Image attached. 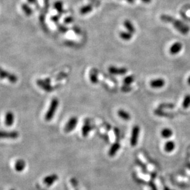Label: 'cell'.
<instances>
[{
  "mask_svg": "<svg viewBox=\"0 0 190 190\" xmlns=\"http://www.w3.org/2000/svg\"><path fill=\"white\" fill-rule=\"evenodd\" d=\"M108 70L112 75H124L127 72V70L125 68H118L114 66L109 67Z\"/></svg>",
  "mask_w": 190,
  "mask_h": 190,
  "instance_id": "obj_9",
  "label": "cell"
},
{
  "mask_svg": "<svg viewBox=\"0 0 190 190\" xmlns=\"http://www.w3.org/2000/svg\"><path fill=\"white\" fill-rule=\"evenodd\" d=\"M55 7L58 11L60 13H62V3L60 1H58L55 4Z\"/></svg>",
  "mask_w": 190,
  "mask_h": 190,
  "instance_id": "obj_26",
  "label": "cell"
},
{
  "mask_svg": "<svg viewBox=\"0 0 190 190\" xmlns=\"http://www.w3.org/2000/svg\"><path fill=\"white\" fill-rule=\"evenodd\" d=\"M19 136V133L17 131H3L0 130V139H16Z\"/></svg>",
  "mask_w": 190,
  "mask_h": 190,
  "instance_id": "obj_5",
  "label": "cell"
},
{
  "mask_svg": "<svg viewBox=\"0 0 190 190\" xmlns=\"http://www.w3.org/2000/svg\"><path fill=\"white\" fill-rule=\"evenodd\" d=\"M78 123V119L76 117H71L64 127V131L67 133L70 132L74 129Z\"/></svg>",
  "mask_w": 190,
  "mask_h": 190,
  "instance_id": "obj_6",
  "label": "cell"
},
{
  "mask_svg": "<svg viewBox=\"0 0 190 190\" xmlns=\"http://www.w3.org/2000/svg\"><path fill=\"white\" fill-rule=\"evenodd\" d=\"M175 147V144L172 141H167L164 146V150L167 153H171L173 151Z\"/></svg>",
  "mask_w": 190,
  "mask_h": 190,
  "instance_id": "obj_14",
  "label": "cell"
},
{
  "mask_svg": "<svg viewBox=\"0 0 190 190\" xmlns=\"http://www.w3.org/2000/svg\"><path fill=\"white\" fill-rule=\"evenodd\" d=\"M91 126L86 124L84 125V126L83 127L82 129V135L83 136H87L89 133V132L91 130Z\"/></svg>",
  "mask_w": 190,
  "mask_h": 190,
  "instance_id": "obj_21",
  "label": "cell"
},
{
  "mask_svg": "<svg viewBox=\"0 0 190 190\" xmlns=\"http://www.w3.org/2000/svg\"><path fill=\"white\" fill-rule=\"evenodd\" d=\"M22 7V9L24 11V13L27 16H30V15H31V14H32V10H31V9L28 6H27V4H23Z\"/></svg>",
  "mask_w": 190,
  "mask_h": 190,
  "instance_id": "obj_23",
  "label": "cell"
},
{
  "mask_svg": "<svg viewBox=\"0 0 190 190\" xmlns=\"http://www.w3.org/2000/svg\"><path fill=\"white\" fill-rule=\"evenodd\" d=\"M10 190H15L14 189H10Z\"/></svg>",
  "mask_w": 190,
  "mask_h": 190,
  "instance_id": "obj_40",
  "label": "cell"
},
{
  "mask_svg": "<svg viewBox=\"0 0 190 190\" xmlns=\"http://www.w3.org/2000/svg\"><path fill=\"white\" fill-rule=\"evenodd\" d=\"M182 105L183 108L185 109H187L190 106V94H187L184 98Z\"/></svg>",
  "mask_w": 190,
  "mask_h": 190,
  "instance_id": "obj_19",
  "label": "cell"
},
{
  "mask_svg": "<svg viewBox=\"0 0 190 190\" xmlns=\"http://www.w3.org/2000/svg\"><path fill=\"white\" fill-rule=\"evenodd\" d=\"M164 190H171V189H168V188H165Z\"/></svg>",
  "mask_w": 190,
  "mask_h": 190,
  "instance_id": "obj_39",
  "label": "cell"
},
{
  "mask_svg": "<svg viewBox=\"0 0 190 190\" xmlns=\"http://www.w3.org/2000/svg\"><path fill=\"white\" fill-rule=\"evenodd\" d=\"M124 25L126 27V28L129 30V31L131 34H133L135 32V28L132 24L130 22H129V20H125L124 22Z\"/></svg>",
  "mask_w": 190,
  "mask_h": 190,
  "instance_id": "obj_18",
  "label": "cell"
},
{
  "mask_svg": "<svg viewBox=\"0 0 190 190\" xmlns=\"http://www.w3.org/2000/svg\"><path fill=\"white\" fill-rule=\"evenodd\" d=\"M117 114L120 118H122V119H123L125 120H129L131 119L130 115L127 112L123 110V109H120L118 111Z\"/></svg>",
  "mask_w": 190,
  "mask_h": 190,
  "instance_id": "obj_16",
  "label": "cell"
},
{
  "mask_svg": "<svg viewBox=\"0 0 190 190\" xmlns=\"http://www.w3.org/2000/svg\"><path fill=\"white\" fill-rule=\"evenodd\" d=\"M142 1H143L144 3H150L151 0H141Z\"/></svg>",
  "mask_w": 190,
  "mask_h": 190,
  "instance_id": "obj_34",
  "label": "cell"
},
{
  "mask_svg": "<svg viewBox=\"0 0 190 190\" xmlns=\"http://www.w3.org/2000/svg\"><path fill=\"white\" fill-rule=\"evenodd\" d=\"M161 19L166 22H171L174 25V27L180 33L183 34H187L189 32V27L184 24L183 22H180L175 19H174L171 16H168L166 15H162L161 16Z\"/></svg>",
  "mask_w": 190,
  "mask_h": 190,
  "instance_id": "obj_1",
  "label": "cell"
},
{
  "mask_svg": "<svg viewBox=\"0 0 190 190\" xmlns=\"http://www.w3.org/2000/svg\"><path fill=\"white\" fill-rule=\"evenodd\" d=\"M90 81L93 83H97L98 82V77L96 73H91L90 76Z\"/></svg>",
  "mask_w": 190,
  "mask_h": 190,
  "instance_id": "obj_25",
  "label": "cell"
},
{
  "mask_svg": "<svg viewBox=\"0 0 190 190\" xmlns=\"http://www.w3.org/2000/svg\"><path fill=\"white\" fill-rule=\"evenodd\" d=\"M134 81V77L133 76H128L125 77L123 79V83L125 84L126 85H130V84Z\"/></svg>",
  "mask_w": 190,
  "mask_h": 190,
  "instance_id": "obj_24",
  "label": "cell"
},
{
  "mask_svg": "<svg viewBox=\"0 0 190 190\" xmlns=\"http://www.w3.org/2000/svg\"><path fill=\"white\" fill-rule=\"evenodd\" d=\"M59 177L56 174H52L50 175H48L44 178L43 179V183L47 186H50L52 184H53L56 181L58 180Z\"/></svg>",
  "mask_w": 190,
  "mask_h": 190,
  "instance_id": "obj_8",
  "label": "cell"
},
{
  "mask_svg": "<svg viewBox=\"0 0 190 190\" xmlns=\"http://www.w3.org/2000/svg\"><path fill=\"white\" fill-rule=\"evenodd\" d=\"M153 190H157V189H153Z\"/></svg>",
  "mask_w": 190,
  "mask_h": 190,
  "instance_id": "obj_41",
  "label": "cell"
},
{
  "mask_svg": "<svg viewBox=\"0 0 190 190\" xmlns=\"http://www.w3.org/2000/svg\"><path fill=\"white\" fill-rule=\"evenodd\" d=\"M182 49V44L180 42H176L171 46L170 48V52L171 55H177L180 52Z\"/></svg>",
  "mask_w": 190,
  "mask_h": 190,
  "instance_id": "obj_12",
  "label": "cell"
},
{
  "mask_svg": "<svg viewBox=\"0 0 190 190\" xmlns=\"http://www.w3.org/2000/svg\"><path fill=\"white\" fill-rule=\"evenodd\" d=\"M120 144H119V143H114V144L111 146V149H110V150H109V156L112 157V156H115V154H116V153H117V152L119 151V148H120Z\"/></svg>",
  "mask_w": 190,
  "mask_h": 190,
  "instance_id": "obj_15",
  "label": "cell"
},
{
  "mask_svg": "<svg viewBox=\"0 0 190 190\" xmlns=\"http://www.w3.org/2000/svg\"><path fill=\"white\" fill-rule=\"evenodd\" d=\"M129 3H133L134 2V0H126Z\"/></svg>",
  "mask_w": 190,
  "mask_h": 190,
  "instance_id": "obj_36",
  "label": "cell"
},
{
  "mask_svg": "<svg viewBox=\"0 0 190 190\" xmlns=\"http://www.w3.org/2000/svg\"><path fill=\"white\" fill-rule=\"evenodd\" d=\"M140 133V127L138 125H135L133 128L132 132V136L130 139V143L132 146H135L138 142V136Z\"/></svg>",
  "mask_w": 190,
  "mask_h": 190,
  "instance_id": "obj_7",
  "label": "cell"
},
{
  "mask_svg": "<svg viewBox=\"0 0 190 190\" xmlns=\"http://www.w3.org/2000/svg\"><path fill=\"white\" fill-rule=\"evenodd\" d=\"M58 28H59V30L61 31V32H62V33H65V32H66L67 31V28H66V27H63V26H59L58 27Z\"/></svg>",
  "mask_w": 190,
  "mask_h": 190,
  "instance_id": "obj_30",
  "label": "cell"
},
{
  "mask_svg": "<svg viewBox=\"0 0 190 190\" xmlns=\"http://www.w3.org/2000/svg\"><path fill=\"white\" fill-rule=\"evenodd\" d=\"M74 189H75V190H79L78 187H74Z\"/></svg>",
  "mask_w": 190,
  "mask_h": 190,
  "instance_id": "obj_38",
  "label": "cell"
},
{
  "mask_svg": "<svg viewBox=\"0 0 190 190\" xmlns=\"http://www.w3.org/2000/svg\"><path fill=\"white\" fill-rule=\"evenodd\" d=\"M187 82H188V83L189 84V85H190V76L188 78V80H187Z\"/></svg>",
  "mask_w": 190,
  "mask_h": 190,
  "instance_id": "obj_35",
  "label": "cell"
},
{
  "mask_svg": "<svg viewBox=\"0 0 190 190\" xmlns=\"http://www.w3.org/2000/svg\"><path fill=\"white\" fill-rule=\"evenodd\" d=\"M59 16H54V17H52V18H51V19H52V20L53 21V22H58V20H59Z\"/></svg>",
  "mask_w": 190,
  "mask_h": 190,
  "instance_id": "obj_31",
  "label": "cell"
},
{
  "mask_svg": "<svg viewBox=\"0 0 190 190\" xmlns=\"http://www.w3.org/2000/svg\"><path fill=\"white\" fill-rule=\"evenodd\" d=\"M70 182L72 183V185L73 186V187H78V182L75 178H72L70 180Z\"/></svg>",
  "mask_w": 190,
  "mask_h": 190,
  "instance_id": "obj_28",
  "label": "cell"
},
{
  "mask_svg": "<svg viewBox=\"0 0 190 190\" xmlns=\"http://www.w3.org/2000/svg\"><path fill=\"white\" fill-rule=\"evenodd\" d=\"M91 10H92L91 6H85V7H83L80 9V12L82 14H87V13L91 12Z\"/></svg>",
  "mask_w": 190,
  "mask_h": 190,
  "instance_id": "obj_22",
  "label": "cell"
},
{
  "mask_svg": "<svg viewBox=\"0 0 190 190\" xmlns=\"http://www.w3.org/2000/svg\"><path fill=\"white\" fill-rule=\"evenodd\" d=\"M120 37L124 40H130L132 38V35L131 33L125 32V31H122L120 33Z\"/></svg>",
  "mask_w": 190,
  "mask_h": 190,
  "instance_id": "obj_20",
  "label": "cell"
},
{
  "mask_svg": "<svg viewBox=\"0 0 190 190\" xmlns=\"http://www.w3.org/2000/svg\"><path fill=\"white\" fill-rule=\"evenodd\" d=\"M165 81L162 79H157L153 80L150 82V85L154 88H161L165 85Z\"/></svg>",
  "mask_w": 190,
  "mask_h": 190,
  "instance_id": "obj_11",
  "label": "cell"
},
{
  "mask_svg": "<svg viewBox=\"0 0 190 190\" xmlns=\"http://www.w3.org/2000/svg\"><path fill=\"white\" fill-rule=\"evenodd\" d=\"M51 80L49 79H38L37 80V85L46 92H51L53 91L54 87L51 85Z\"/></svg>",
  "mask_w": 190,
  "mask_h": 190,
  "instance_id": "obj_4",
  "label": "cell"
},
{
  "mask_svg": "<svg viewBox=\"0 0 190 190\" xmlns=\"http://www.w3.org/2000/svg\"><path fill=\"white\" fill-rule=\"evenodd\" d=\"M173 108L174 107V104H161V106H159V108Z\"/></svg>",
  "mask_w": 190,
  "mask_h": 190,
  "instance_id": "obj_27",
  "label": "cell"
},
{
  "mask_svg": "<svg viewBox=\"0 0 190 190\" xmlns=\"http://www.w3.org/2000/svg\"><path fill=\"white\" fill-rule=\"evenodd\" d=\"M25 166H26V163H25L24 160L18 159L16 162L15 165H14L15 170L19 172H22L24 170V168H25Z\"/></svg>",
  "mask_w": 190,
  "mask_h": 190,
  "instance_id": "obj_13",
  "label": "cell"
},
{
  "mask_svg": "<svg viewBox=\"0 0 190 190\" xmlns=\"http://www.w3.org/2000/svg\"><path fill=\"white\" fill-rule=\"evenodd\" d=\"M173 135V132L171 129L168 128L164 129L161 132V135L164 138H168Z\"/></svg>",
  "mask_w": 190,
  "mask_h": 190,
  "instance_id": "obj_17",
  "label": "cell"
},
{
  "mask_svg": "<svg viewBox=\"0 0 190 190\" xmlns=\"http://www.w3.org/2000/svg\"><path fill=\"white\" fill-rule=\"evenodd\" d=\"M28 2L30 3H32V4H34L38 6L37 0H28Z\"/></svg>",
  "mask_w": 190,
  "mask_h": 190,
  "instance_id": "obj_33",
  "label": "cell"
},
{
  "mask_svg": "<svg viewBox=\"0 0 190 190\" xmlns=\"http://www.w3.org/2000/svg\"><path fill=\"white\" fill-rule=\"evenodd\" d=\"M188 167L190 169V163H189V164H188Z\"/></svg>",
  "mask_w": 190,
  "mask_h": 190,
  "instance_id": "obj_37",
  "label": "cell"
},
{
  "mask_svg": "<svg viewBox=\"0 0 190 190\" xmlns=\"http://www.w3.org/2000/svg\"><path fill=\"white\" fill-rule=\"evenodd\" d=\"M66 76H67V74H66V73H60L59 75H58V77H57L56 79H57V80H61V79H64V78L66 77Z\"/></svg>",
  "mask_w": 190,
  "mask_h": 190,
  "instance_id": "obj_29",
  "label": "cell"
},
{
  "mask_svg": "<svg viewBox=\"0 0 190 190\" xmlns=\"http://www.w3.org/2000/svg\"><path fill=\"white\" fill-rule=\"evenodd\" d=\"M0 79H7L12 83H16L18 81V77L16 75L5 70L1 67H0Z\"/></svg>",
  "mask_w": 190,
  "mask_h": 190,
  "instance_id": "obj_3",
  "label": "cell"
},
{
  "mask_svg": "<svg viewBox=\"0 0 190 190\" xmlns=\"http://www.w3.org/2000/svg\"><path fill=\"white\" fill-rule=\"evenodd\" d=\"M14 122V115L13 112L9 111L6 113L5 118H4V123L6 126H11Z\"/></svg>",
  "mask_w": 190,
  "mask_h": 190,
  "instance_id": "obj_10",
  "label": "cell"
},
{
  "mask_svg": "<svg viewBox=\"0 0 190 190\" xmlns=\"http://www.w3.org/2000/svg\"><path fill=\"white\" fill-rule=\"evenodd\" d=\"M72 21V19L71 17H67L65 19V22L66 23H70Z\"/></svg>",
  "mask_w": 190,
  "mask_h": 190,
  "instance_id": "obj_32",
  "label": "cell"
},
{
  "mask_svg": "<svg viewBox=\"0 0 190 190\" xmlns=\"http://www.w3.org/2000/svg\"><path fill=\"white\" fill-rule=\"evenodd\" d=\"M58 105H59V100L58 98H55L51 100L48 110L45 116V119L46 121L49 122L53 118L55 112H56L57 109L58 108Z\"/></svg>",
  "mask_w": 190,
  "mask_h": 190,
  "instance_id": "obj_2",
  "label": "cell"
}]
</instances>
